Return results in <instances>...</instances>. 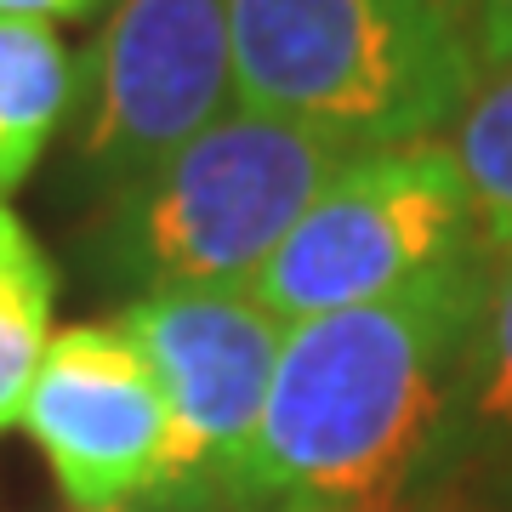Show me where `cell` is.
I'll use <instances>...</instances> for the list:
<instances>
[{
    "instance_id": "obj_1",
    "label": "cell",
    "mask_w": 512,
    "mask_h": 512,
    "mask_svg": "<svg viewBox=\"0 0 512 512\" xmlns=\"http://www.w3.org/2000/svg\"><path fill=\"white\" fill-rule=\"evenodd\" d=\"M495 251L467 239L416 285L302 319L285 336L245 507L404 512L450 421Z\"/></svg>"
},
{
    "instance_id": "obj_2",
    "label": "cell",
    "mask_w": 512,
    "mask_h": 512,
    "mask_svg": "<svg viewBox=\"0 0 512 512\" xmlns=\"http://www.w3.org/2000/svg\"><path fill=\"white\" fill-rule=\"evenodd\" d=\"M228 46L234 109L353 154L439 137L478 86L444 0H228Z\"/></svg>"
},
{
    "instance_id": "obj_3",
    "label": "cell",
    "mask_w": 512,
    "mask_h": 512,
    "mask_svg": "<svg viewBox=\"0 0 512 512\" xmlns=\"http://www.w3.org/2000/svg\"><path fill=\"white\" fill-rule=\"evenodd\" d=\"M353 148L268 114L228 109L148 177L103 200L86 262L137 296L256 285L296 217L330 188Z\"/></svg>"
},
{
    "instance_id": "obj_4",
    "label": "cell",
    "mask_w": 512,
    "mask_h": 512,
    "mask_svg": "<svg viewBox=\"0 0 512 512\" xmlns=\"http://www.w3.org/2000/svg\"><path fill=\"white\" fill-rule=\"evenodd\" d=\"M467 239L473 211L450 148H370L353 154L325 194L296 217L251 291L285 325H302L416 285Z\"/></svg>"
},
{
    "instance_id": "obj_5",
    "label": "cell",
    "mask_w": 512,
    "mask_h": 512,
    "mask_svg": "<svg viewBox=\"0 0 512 512\" xmlns=\"http://www.w3.org/2000/svg\"><path fill=\"white\" fill-rule=\"evenodd\" d=\"M120 325L160 376L171 450L148 507H245V473L291 325L251 285L131 296Z\"/></svg>"
},
{
    "instance_id": "obj_6",
    "label": "cell",
    "mask_w": 512,
    "mask_h": 512,
    "mask_svg": "<svg viewBox=\"0 0 512 512\" xmlns=\"http://www.w3.org/2000/svg\"><path fill=\"white\" fill-rule=\"evenodd\" d=\"M234 103L228 0H114L80 63L69 177L114 200Z\"/></svg>"
},
{
    "instance_id": "obj_7",
    "label": "cell",
    "mask_w": 512,
    "mask_h": 512,
    "mask_svg": "<svg viewBox=\"0 0 512 512\" xmlns=\"http://www.w3.org/2000/svg\"><path fill=\"white\" fill-rule=\"evenodd\" d=\"M23 427L40 444L63 501L80 512L148 501L171 450L160 376L120 319L69 325L52 336L23 404Z\"/></svg>"
},
{
    "instance_id": "obj_8",
    "label": "cell",
    "mask_w": 512,
    "mask_h": 512,
    "mask_svg": "<svg viewBox=\"0 0 512 512\" xmlns=\"http://www.w3.org/2000/svg\"><path fill=\"white\" fill-rule=\"evenodd\" d=\"M512 467V251H495V274L467 336L450 421L427 461L410 512H484V490Z\"/></svg>"
},
{
    "instance_id": "obj_9",
    "label": "cell",
    "mask_w": 512,
    "mask_h": 512,
    "mask_svg": "<svg viewBox=\"0 0 512 512\" xmlns=\"http://www.w3.org/2000/svg\"><path fill=\"white\" fill-rule=\"evenodd\" d=\"M80 103V63L52 23L0 18V200L35 177L57 126Z\"/></svg>"
},
{
    "instance_id": "obj_10",
    "label": "cell",
    "mask_w": 512,
    "mask_h": 512,
    "mask_svg": "<svg viewBox=\"0 0 512 512\" xmlns=\"http://www.w3.org/2000/svg\"><path fill=\"white\" fill-rule=\"evenodd\" d=\"M57 268L29 222L0 200V433L23 421L46 348H52Z\"/></svg>"
},
{
    "instance_id": "obj_11",
    "label": "cell",
    "mask_w": 512,
    "mask_h": 512,
    "mask_svg": "<svg viewBox=\"0 0 512 512\" xmlns=\"http://www.w3.org/2000/svg\"><path fill=\"white\" fill-rule=\"evenodd\" d=\"M444 148L467 188L473 239L490 251H512V63L478 69V86L461 103Z\"/></svg>"
},
{
    "instance_id": "obj_12",
    "label": "cell",
    "mask_w": 512,
    "mask_h": 512,
    "mask_svg": "<svg viewBox=\"0 0 512 512\" xmlns=\"http://www.w3.org/2000/svg\"><path fill=\"white\" fill-rule=\"evenodd\" d=\"M450 18L461 23V35L473 46L478 69H501L512 63V0H444Z\"/></svg>"
},
{
    "instance_id": "obj_13",
    "label": "cell",
    "mask_w": 512,
    "mask_h": 512,
    "mask_svg": "<svg viewBox=\"0 0 512 512\" xmlns=\"http://www.w3.org/2000/svg\"><path fill=\"white\" fill-rule=\"evenodd\" d=\"M114 0H0V18H23V23H80L97 18Z\"/></svg>"
},
{
    "instance_id": "obj_14",
    "label": "cell",
    "mask_w": 512,
    "mask_h": 512,
    "mask_svg": "<svg viewBox=\"0 0 512 512\" xmlns=\"http://www.w3.org/2000/svg\"><path fill=\"white\" fill-rule=\"evenodd\" d=\"M490 507H512V467L495 478L490 490H484V512H490Z\"/></svg>"
}]
</instances>
